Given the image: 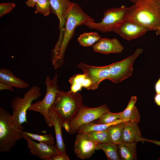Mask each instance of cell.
I'll return each mask as SVG.
<instances>
[{
	"label": "cell",
	"mask_w": 160,
	"mask_h": 160,
	"mask_svg": "<svg viewBox=\"0 0 160 160\" xmlns=\"http://www.w3.org/2000/svg\"><path fill=\"white\" fill-rule=\"evenodd\" d=\"M21 132L33 140H36L39 142L44 143L50 145L54 144V138L51 134L39 135L27 131H21Z\"/></svg>",
	"instance_id": "obj_27"
},
{
	"label": "cell",
	"mask_w": 160,
	"mask_h": 160,
	"mask_svg": "<svg viewBox=\"0 0 160 160\" xmlns=\"http://www.w3.org/2000/svg\"><path fill=\"white\" fill-rule=\"evenodd\" d=\"M101 38L100 36L96 32H85L79 35L77 41L81 45L87 47L92 46Z\"/></svg>",
	"instance_id": "obj_24"
},
{
	"label": "cell",
	"mask_w": 160,
	"mask_h": 160,
	"mask_svg": "<svg viewBox=\"0 0 160 160\" xmlns=\"http://www.w3.org/2000/svg\"><path fill=\"white\" fill-rule=\"evenodd\" d=\"M144 141H146L153 143L156 145L160 146V141L145 138Z\"/></svg>",
	"instance_id": "obj_37"
},
{
	"label": "cell",
	"mask_w": 160,
	"mask_h": 160,
	"mask_svg": "<svg viewBox=\"0 0 160 160\" xmlns=\"http://www.w3.org/2000/svg\"><path fill=\"white\" fill-rule=\"evenodd\" d=\"M109 111L106 104L94 108L83 105L75 117L69 122L70 129L68 133L70 135L76 133L81 125L98 119Z\"/></svg>",
	"instance_id": "obj_8"
},
{
	"label": "cell",
	"mask_w": 160,
	"mask_h": 160,
	"mask_svg": "<svg viewBox=\"0 0 160 160\" xmlns=\"http://www.w3.org/2000/svg\"><path fill=\"white\" fill-rule=\"evenodd\" d=\"M125 122L112 125L107 129L111 141L117 145L123 142V132Z\"/></svg>",
	"instance_id": "obj_22"
},
{
	"label": "cell",
	"mask_w": 160,
	"mask_h": 160,
	"mask_svg": "<svg viewBox=\"0 0 160 160\" xmlns=\"http://www.w3.org/2000/svg\"><path fill=\"white\" fill-rule=\"evenodd\" d=\"M143 52L142 49H137L127 58L109 65L110 80L117 84L129 77L132 73L133 63Z\"/></svg>",
	"instance_id": "obj_9"
},
{
	"label": "cell",
	"mask_w": 160,
	"mask_h": 160,
	"mask_svg": "<svg viewBox=\"0 0 160 160\" xmlns=\"http://www.w3.org/2000/svg\"><path fill=\"white\" fill-rule=\"evenodd\" d=\"M95 21L87 15L77 3L73 2L67 15L62 39L54 68L57 69L63 64L65 53L69 42L72 38L76 27Z\"/></svg>",
	"instance_id": "obj_2"
},
{
	"label": "cell",
	"mask_w": 160,
	"mask_h": 160,
	"mask_svg": "<svg viewBox=\"0 0 160 160\" xmlns=\"http://www.w3.org/2000/svg\"><path fill=\"white\" fill-rule=\"evenodd\" d=\"M77 67L82 71L86 77L91 80L92 83L89 90L96 89L102 81L105 79L110 80L109 65L95 66L80 63Z\"/></svg>",
	"instance_id": "obj_10"
},
{
	"label": "cell",
	"mask_w": 160,
	"mask_h": 160,
	"mask_svg": "<svg viewBox=\"0 0 160 160\" xmlns=\"http://www.w3.org/2000/svg\"><path fill=\"white\" fill-rule=\"evenodd\" d=\"M15 6L13 3H3L0 4V17L10 13Z\"/></svg>",
	"instance_id": "obj_30"
},
{
	"label": "cell",
	"mask_w": 160,
	"mask_h": 160,
	"mask_svg": "<svg viewBox=\"0 0 160 160\" xmlns=\"http://www.w3.org/2000/svg\"><path fill=\"white\" fill-rule=\"evenodd\" d=\"M83 105L82 97L80 94L69 91L66 92L58 89L50 108L63 122H69L75 117Z\"/></svg>",
	"instance_id": "obj_3"
},
{
	"label": "cell",
	"mask_w": 160,
	"mask_h": 160,
	"mask_svg": "<svg viewBox=\"0 0 160 160\" xmlns=\"http://www.w3.org/2000/svg\"><path fill=\"white\" fill-rule=\"evenodd\" d=\"M138 123L135 121L125 122L123 132V142L144 141L145 138L142 135Z\"/></svg>",
	"instance_id": "obj_17"
},
{
	"label": "cell",
	"mask_w": 160,
	"mask_h": 160,
	"mask_svg": "<svg viewBox=\"0 0 160 160\" xmlns=\"http://www.w3.org/2000/svg\"><path fill=\"white\" fill-rule=\"evenodd\" d=\"M62 127L64 128L67 132L68 133L70 129V126L69 123V122L67 121L63 122Z\"/></svg>",
	"instance_id": "obj_35"
},
{
	"label": "cell",
	"mask_w": 160,
	"mask_h": 160,
	"mask_svg": "<svg viewBox=\"0 0 160 160\" xmlns=\"http://www.w3.org/2000/svg\"><path fill=\"white\" fill-rule=\"evenodd\" d=\"M154 100L156 104L160 106V93L156 94L154 97Z\"/></svg>",
	"instance_id": "obj_36"
},
{
	"label": "cell",
	"mask_w": 160,
	"mask_h": 160,
	"mask_svg": "<svg viewBox=\"0 0 160 160\" xmlns=\"http://www.w3.org/2000/svg\"><path fill=\"white\" fill-rule=\"evenodd\" d=\"M154 89L156 94L160 93V76L155 84Z\"/></svg>",
	"instance_id": "obj_34"
},
{
	"label": "cell",
	"mask_w": 160,
	"mask_h": 160,
	"mask_svg": "<svg viewBox=\"0 0 160 160\" xmlns=\"http://www.w3.org/2000/svg\"><path fill=\"white\" fill-rule=\"evenodd\" d=\"M85 78L83 74H77L73 75L69 79L68 82L71 85L69 91L73 93H76L81 90L82 83Z\"/></svg>",
	"instance_id": "obj_26"
},
{
	"label": "cell",
	"mask_w": 160,
	"mask_h": 160,
	"mask_svg": "<svg viewBox=\"0 0 160 160\" xmlns=\"http://www.w3.org/2000/svg\"><path fill=\"white\" fill-rule=\"evenodd\" d=\"M23 134V138L26 141L27 147L32 154L44 160L49 159L59 153L54 145H50L42 143H36Z\"/></svg>",
	"instance_id": "obj_13"
},
{
	"label": "cell",
	"mask_w": 160,
	"mask_h": 160,
	"mask_svg": "<svg viewBox=\"0 0 160 160\" xmlns=\"http://www.w3.org/2000/svg\"><path fill=\"white\" fill-rule=\"evenodd\" d=\"M7 90L10 91L14 92L13 87L4 83L0 81V90Z\"/></svg>",
	"instance_id": "obj_32"
},
{
	"label": "cell",
	"mask_w": 160,
	"mask_h": 160,
	"mask_svg": "<svg viewBox=\"0 0 160 160\" xmlns=\"http://www.w3.org/2000/svg\"><path fill=\"white\" fill-rule=\"evenodd\" d=\"M84 133L98 144L111 141L107 129L103 131H91Z\"/></svg>",
	"instance_id": "obj_25"
},
{
	"label": "cell",
	"mask_w": 160,
	"mask_h": 160,
	"mask_svg": "<svg viewBox=\"0 0 160 160\" xmlns=\"http://www.w3.org/2000/svg\"><path fill=\"white\" fill-rule=\"evenodd\" d=\"M127 19L160 35V0H135Z\"/></svg>",
	"instance_id": "obj_1"
},
{
	"label": "cell",
	"mask_w": 160,
	"mask_h": 160,
	"mask_svg": "<svg viewBox=\"0 0 160 160\" xmlns=\"http://www.w3.org/2000/svg\"><path fill=\"white\" fill-rule=\"evenodd\" d=\"M148 31L144 27L126 19L118 24L113 31L124 39L129 41L140 37Z\"/></svg>",
	"instance_id": "obj_12"
},
{
	"label": "cell",
	"mask_w": 160,
	"mask_h": 160,
	"mask_svg": "<svg viewBox=\"0 0 160 160\" xmlns=\"http://www.w3.org/2000/svg\"><path fill=\"white\" fill-rule=\"evenodd\" d=\"M121 112L117 113L111 112L109 111L104 113L98 119L94 121L98 124H108L121 119Z\"/></svg>",
	"instance_id": "obj_28"
},
{
	"label": "cell",
	"mask_w": 160,
	"mask_h": 160,
	"mask_svg": "<svg viewBox=\"0 0 160 160\" xmlns=\"http://www.w3.org/2000/svg\"><path fill=\"white\" fill-rule=\"evenodd\" d=\"M137 100L136 96H132L128 105L123 111L121 112V119L135 121L139 123L140 119V114L135 104Z\"/></svg>",
	"instance_id": "obj_20"
},
{
	"label": "cell",
	"mask_w": 160,
	"mask_h": 160,
	"mask_svg": "<svg viewBox=\"0 0 160 160\" xmlns=\"http://www.w3.org/2000/svg\"><path fill=\"white\" fill-rule=\"evenodd\" d=\"M12 114L0 108V152L10 151L16 143L23 138L21 131L12 122Z\"/></svg>",
	"instance_id": "obj_5"
},
{
	"label": "cell",
	"mask_w": 160,
	"mask_h": 160,
	"mask_svg": "<svg viewBox=\"0 0 160 160\" xmlns=\"http://www.w3.org/2000/svg\"><path fill=\"white\" fill-rule=\"evenodd\" d=\"M98 144L85 133H78L74 145V151L77 157L82 159L90 158L98 150Z\"/></svg>",
	"instance_id": "obj_11"
},
{
	"label": "cell",
	"mask_w": 160,
	"mask_h": 160,
	"mask_svg": "<svg viewBox=\"0 0 160 160\" xmlns=\"http://www.w3.org/2000/svg\"><path fill=\"white\" fill-rule=\"evenodd\" d=\"M35 14L40 13L44 16L49 15L51 12V7L49 0H39L36 5Z\"/></svg>",
	"instance_id": "obj_29"
},
{
	"label": "cell",
	"mask_w": 160,
	"mask_h": 160,
	"mask_svg": "<svg viewBox=\"0 0 160 160\" xmlns=\"http://www.w3.org/2000/svg\"><path fill=\"white\" fill-rule=\"evenodd\" d=\"M68 155L66 153H59L50 158L48 160H69Z\"/></svg>",
	"instance_id": "obj_31"
},
{
	"label": "cell",
	"mask_w": 160,
	"mask_h": 160,
	"mask_svg": "<svg viewBox=\"0 0 160 160\" xmlns=\"http://www.w3.org/2000/svg\"><path fill=\"white\" fill-rule=\"evenodd\" d=\"M134 5L129 7L122 6L119 7L107 9L104 11L103 18L101 22H89L84 25L102 33L113 31L118 24L127 19Z\"/></svg>",
	"instance_id": "obj_6"
},
{
	"label": "cell",
	"mask_w": 160,
	"mask_h": 160,
	"mask_svg": "<svg viewBox=\"0 0 160 160\" xmlns=\"http://www.w3.org/2000/svg\"><path fill=\"white\" fill-rule=\"evenodd\" d=\"M128 121L125 119H118L108 124H98L94 121L84 124L80 127L78 132L85 133L91 131H103L107 129L113 124L123 121Z\"/></svg>",
	"instance_id": "obj_21"
},
{
	"label": "cell",
	"mask_w": 160,
	"mask_h": 160,
	"mask_svg": "<svg viewBox=\"0 0 160 160\" xmlns=\"http://www.w3.org/2000/svg\"><path fill=\"white\" fill-rule=\"evenodd\" d=\"M39 0H28L26 2V4L28 7H34Z\"/></svg>",
	"instance_id": "obj_33"
},
{
	"label": "cell",
	"mask_w": 160,
	"mask_h": 160,
	"mask_svg": "<svg viewBox=\"0 0 160 160\" xmlns=\"http://www.w3.org/2000/svg\"><path fill=\"white\" fill-rule=\"evenodd\" d=\"M57 78L56 74L52 79L49 76L46 77L45 81L46 92L44 97L41 100L32 103L28 109V111L41 114L44 117L47 126L50 128L53 126V124L49 117V110L54 102L58 89L57 85Z\"/></svg>",
	"instance_id": "obj_7"
},
{
	"label": "cell",
	"mask_w": 160,
	"mask_h": 160,
	"mask_svg": "<svg viewBox=\"0 0 160 160\" xmlns=\"http://www.w3.org/2000/svg\"><path fill=\"white\" fill-rule=\"evenodd\" d=\"M0 81L19 89L26 88L29 86L28 83L15 76L10 70L4 68L0 69Z\"/></svg>",
	"instance_id": "obj_18"
},
{
	"label": "cell",
	"mask_w": 160,
	"mask_h": 160,
	"mask_svg": "<svg viewBox=\"0 0 160 160\" xmlns=\"http://www.w3.org/2000/svg\"><path fill=\"white\" fill-rule=\"evenodd\" d=\"M49 114L55 132L56 143L55 146L59 153H66L65 146L63 141L61 131L63 122L59 116L50 108L49 110Z\"/></svg>",
	"instance_id": "obj_16"
},
{
	"label": "cell",
	"mask_w": 160,
	"mask_h": 160,
	"mask_svg": "<svg viewBox=\"0 0 160 160\" xmlns=\"http://www.w3.org/2000/svg\"><path fill=\"white\" fill-rule=\"evenodd\" d=\"M98 150L101 149L104 152L108 160H121L118 151V145L111 141L98 144Z\"/></svg>",
	"instance_id": "obj_23"
},
{
	"label": "cell",
	"mask_w": 160,
	"mask_h": 160,
	"mask_svg": "<svg viewBox=\"0 0 160 160\" xmlns=\"http://www.w3.org/2000/svg\"><path fill=\"white\" fill-rule=\"evenodd\" d=\"M42 95L40 87L37 86L31 87L23 95V97H14L10 103L12 110V122L17 129L23 131L22 124L28 123L26 118L27 111L32 102L40 97Z\"/></svg>",
	"instance_id": "obj_4"
},
{
	"label": "cell",
	"mask_w": 160,
	"mask_h": 160,
	"mask_svg": "<svg viewBox=\"0 0 160 160\" xmlns=\"http://www.w3.org/2000/svg\"><path fill=\"white\" fill-rule=\"evenodd\" d=\"M137 142H122L118 145V148L121 160L137 159L136 145Z\"/></svg>",
	"instance_id": "obj_19"
},
{
	"label": "cell",
	"mask_w": 160,
	"mask_h": 160,
	"mask_svg": "<svg viewBox=\"0 0 160 160\" xmlns=\"http://www.w3.org/2000/svg\"><path fill=\"white\" fill-rule=\"evenodd\" d=\"M92 49L95 52L108 55L120 53L124 47L117 39H110L105 37L101 38L93 46Z\"/></svg>",
	"instance_id": "obj_15"
},
{
	"label": "cell",
	"mask_w": 160,
	"mask_h": 160,
	"mask_svg": "<svg viewBox=\"0 0 160 160\" xmlns=\"http://www.w3.org/2000/svg\"><path fill=\"white\" fill-rule=\"evenodd\" d=\"M49 0L51 12L56 15L59 20L60 33L58 40L56 44L60 46L62 40L66 17L73 2L69 0Z\"/></svg>",
	"instance_id": "obj_14"
},
{
	"label": "cell",
	"mask_w": 160,
	"mask_h": 160,
	"mask_svg": "<svg viewBox=\"0 0 160 160\" xmlns=\"http://www.w3.org/2000/svg\"><path fill=\"white\" fill-rule=\"evenodd\" d=\"M132 2H134L135 1V0H130Z\"/></svg>",
	"instance_id": "obj_38"
}]
</instances>
